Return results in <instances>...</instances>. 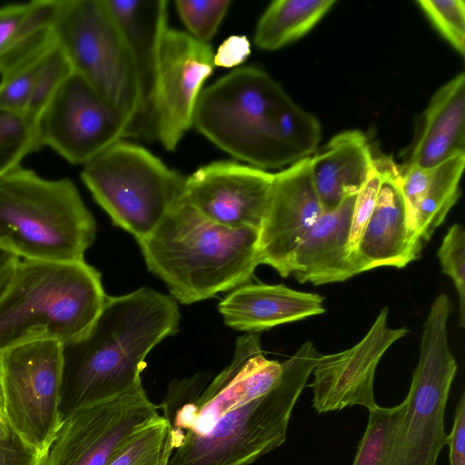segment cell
Instances as JSON below:
<instances>
[{
	"instance_id": "obj_6",
	"label": "cell",
	"mask_w": 465,
	"mask_h": 465,
	"mask_svg": "<svg viewBox=\"0 0 465 465\" xmlns=\"http://www.w3.org/2000/svg\"><path fill=\"white\" fill-rule=\"evenodd\" d=\"M95 233L70 179H45L21 165L0 176L1 249L24 260L79 262Z\"/></svg>"
},
{
	"instance_id": "obj_18",
	"label": "cell",
	"mask_w": 465,
	"mask_h": 465,
	"mask_svg": "<svg viewBox=\"0 0 465 465\" xmlns=\"http://www.w3.org/2000/svg\"><path fill=\"white\" fill-rule=\"evenodd\" d=\"M128 44L139 88V107L127 137L157 138L155 98L160 45L167 26V2L106 0Z\"/></svg>"
},
{
	"instance_id": "obj_19",
	"label": "cell",
	"mask_w": 465,
	"mask_h": 465,
	"mask_svg": "<svg viewBox=\"0 0 465 465\" xmlns=\"http://www.w3.org/2000/svg\"><path fill=\"white\" fill-rule=\"evenodd\" d=\"M356 195L345 198L335 209L323 212L295 250L292 274L299 282L321 285L359 274L349 246Z\"/></svg>"
},
{
	"instance_id": "obj_22",
	"label": "cell",
	"mask_w": 465,
	"mask_h": 465,
	"mask_svg": "<svg viewBox=\"0 0 465 465\" xmlns=\"http://www.w3.org/2000/svg\"><path fill=\"white\" fill-rule=\"evenodd\" d=\"M465 153V75L439 88L423 113L406 166L431 168Z\"/></svg>"
},
{
	"instance_id": "obj_20",
	"label": "cell",
	"mask_w": 465,
	"mask_h": 465,
	"mask_svg": "<svg viewBox=\"0 0 465 465\" xmlns=\"http://www.w3.org/2000/svg\"><path fill=\"white\" fill-rule=\"evenodd\" d=\"M324 298L283 284L245 283L218 305L224 323L238 331L260 332L325 312Z\"/></svg>"
},
{
	"instance_id": "obj_32",
	"label": "cell",
	"mask_w": 465,
	"mask_h": 465,
	"mask_svg": "<svg viewBox=\"0 0 465 465\" xmlns=\"http://www.w3.org/2000/svg\"><path fill=\"white\" fill-rule=\"evenodd\" d=\"M50 50L1 77V109L26 113L39 71Z\"/></svg>"
},
{
	"instance_id": "obj_2",
	"label": "cell",
	"mask_w": 465,
	"mask_h": 465,
	"mask_svg": "<svg viewBox=\"0 0 465 465\" xmlns=\"http://www.w3.org/2000/svg\"><path fill=\"white\" fill-rule=\"evenodd\" d=\"M180 318L174 299L147 287L107 296L91 327L62 345L61 420L142 384L146 356Z\"/></svg>"
},
{
	"instance_id": "obj_7",
	"label": "cell",
	"mask_w": 465,
	"mask_h": 465,
	"mask_svg": "<svg viewBox=\"0 0 465 465\" xmlns=\"http://www.w3.org/2000/svg\"><path fill=\"white\" fill-rule=\"evenodd\" d=\"M81 177L113 223L137 242L183 199L186 181L151 152L122 140L85 163Z\"/></svg>"
},
{
	"instance_id": "obj_27",
	"label": "cell",
	"mask_w": 465,
	"mask_h": 465,
	"mask_svg": "<svg viewBox=\"0 0 465 465\" xmlns=\"http://www.w3.org/2000/svg\"><path fill=\"white\" fill-rule=\"evenodd\" d=\"M38 121L27 113L0 108V176L20 165L29 153L42 148Z\"/></svg>"
},
{
	"instance_id": "obj_26",
	"label": "cell",
	"mask_w": 465,
	"mask_h": 465,
	"mask_svg": "<svg viewBox=\"0 0 465 465\" xmlns=\"http://www.w3.org/2000/svg\"><path fill=\"white\" fill-rule=\"evenodd\" d=\"M406 401L369 411V420L351 465H387Z\"/></svg>"
},
{
	"instance_id": "obj_9",
	"label": "cell",
	"mask_w": 465,
	"mask_h": 465,
	"mask_svg": "<svg viewBox=\"0 0 465 465\" xmlns=\"http://www.w3.org/2000/svg\"><path fill=\"white\" fill-rule=\"evenodd\" d=\"M54 29L74 72L132 122L139 107L137 76L124 35L106 0H59Z\"/></svg>"
},
{
	"instance_id": "obj_35",
	"label": "cell",
	"mask_w": 465,
	"mask_h": 465,
	"mask_svg": "<svg viewBox=\"0 0 465 465\" xmlns=\"http://www.w3.org/2000/svg\"><path fill=\"white\" fill-rule=\"evenodd\" d=\"M449 445L450 465H465V392L456 406L453 426L446 438Z\"/></svg>"
},
{
	"instance_id": "obj_12",
	"label": "cell",
	"mask_w": 465,
	"mask_h": 465,
	"mask_svg": "<svg viewBox=\"0 0 465 465\" xmlns=\"http://www.w3.org/2000/svg\"><path fill=\"white\" fill-rule=\"evenodd\" d=\"M143 384L65 418L44 465H105L137 430L160 416Z\"/></svg>"
},
{
	"instance_id": "obj_24",
	"label": "cell",
	"mask_w": 465,
	"mask_h": 465,
	"mask_svg": "<svg viewBox=\"0 0 465 465\" xmlns=\"http://www.w3.org/2000/svg\"><path fill=\"white\" fill-rule=\"evenodd\" d=\"M464 165L465 153H460L432 167L424 195L412 217L414 229L424 244L459 200Z\"/></svg>"
},
{
	"instance_id": "obj_8",
	"label": "cell",
	"mask_w": 465,
	"mask_h": 465,
	"mask_svg": "<svg viewBox=\"0 0 465 465\" xmlns=\"http://www.w3.org/2000/svg\"><path fill=\"white\" fill-rule=\"evenodd\" d=\"M452 304L446 293L432 302L422 326L420 357L406 409L387 465H436L446 445L445 409L457 372L447 322Z\"/></svg>"
},
{
	"instance_id": "obj_15",
	"label": "cell",
	"mask_w": 465,
	"mask_h": 465,
	"mask_svg": "<svg viewBox=\"0 0 465 465\" xmlns=\"http://www.w3.org/2000/svg\"><path fill=\"white\" fill-rule=\"evenodd\" d=\"M310 157L273 173L259 230V262L282 277L292 274L295 250L324 212L312 183Z\"/></svg>"
},
{
	"instance_id": "obj_36",
	"label": "cell",
	"mask_w": 465,
	"mask_h": 465,
	"mask_svg": "<svg viewBox=\"0 0 465 465\" xmlns=\"http://www.w3.org/2000/svg\"><path fill=\"white\" fill-rule=\"evenodd\" d=\"M251 53V45L244 35H232L218 47L214 54V66L233 67L242 64Z\"/></svg>"
},
{
	"instance_id": "obj_30",
	"label": "cell",
	"mask_w": 465,
	"mask_h": 465,
	"mask_svg": "<svg viewBox=\"0 0 465 465\" xmlns=\"http://www.w3.org/2000/svg\"><path fill=\"white\" fill-rule=\"evenodd\" d=\"M416 3L436 30L463 56L465 3L462 0H419Z\"/></svg>"
},
{
	"instance_id": "obj_14",
	"label": "cell",
	"mask_w": 465,
	"mask_h": 465,
	"mask_svg": "<svg viewBox=\"0 0 465 465\" xmlns=\"http://www.w3.org/2000/svg\"><path fill=\"white\" fill-rule=\"evenodd\" d=\"M389 309L382 308L363 338L342 351L321 355L312 372V407L319 413L378 405L373 381L378 364L387 350L404 337L406 327L388 324Z\"/></svg>"
},
{
	"instance_id": "obj_5",
	"label": "cell",
	"mask_w": 465,
	"mask_h": 465,
	"mask_svg": "<svg viewBox=\"0 0 465 465\" xmlns=\"http://www.w3.org/2000/svg\"><path fill=\"white\" fill-rule=\"evenodd\" d=\"M107 295L101 273L84 261L19 260L0 297V352L14 346L82 336Z\"/></svg>"
},
{
	"instance_id": "obj_16",
	"label": "cell",
	"mask_w": 465,
	"mask_h": 465,
	"mask_svg": "<svg viewBox=\"0 0 465 465\" xmlns=\"http://www.w3.org/2000/svg\"><path fill=\"white\" fill-rule=\"evenodd\" d=\"M273 173L233 162H214L186 177L183 201L209 220L260 230Z\"/></svg>"
},
{
	"instance_id": "obj_4",
	"label": "cell",
	"mask_w": 465,
	"mask_h": 465,
	"mask_svg": "<svg viewBox=\"0 0 465 465\" xmlns=\"http://www.w3.org/2000/svg\"><path fill=\"white\" fill-rule=\"evenodd\" d=\"M258 237L259 229L221 225L181 200L137 242L148 270L190 304L245 284L260 264Z\"/></svg>"
},
{
	"instance_id": "obj_29",
	"label": "cell",
	"mask_w": 465,
	"mask_h": 465,
	"mask_svg": "<svg viewBox=\"0 0 465 465\" xmlns=\"http://www.w3.org/2000/svg\"><path fill=\"white\" fill-rule=\"evenodd\" d=\"M231 1L228 0H179L175 2L176 10L190 35L199 42L208 44L213 38Z\"/></svg>"
},
{
	"instance_id": "obj_21",
	"label": "cell",
	"mask_w": 465,
	"mask_h": 465,
	"mask_svg": "<svg viewBox=\"0 0 465 465\" xmlns=\"http://www.w3.org/2000/svg\"><path fill=\"white\" fill-rule=\"evenodd\" d=\"M366 136L359 130L337 134L310 157L312 183L324 212L356 195L373 168Z\"/></svg>"
},
{
	"instance_id": "obj_34",
	"label": "cell",
	"mask_w": 465,
	"mask_h": 465,
	"mask_svg": "<svg viewBox=\"0 0 465 465\" xmlns=\"http://www.w3.org/2000/svg\"><path fill=\"white\" fill-rule=\"evenodd\" d=\"M46 453L26 443L6 420L0 422V465H42Z\"/></svg>"
},
{
	"instance_id": "obj_39",
	"label": "cell",
	"mask_w": 465,
	"mask_h": 465,
	"mask_svg": "<svg viewBox=\"0 0 465 465\" xmlns=\"http://www.w3.org/2000/svg\"><path fill=\"white\" fill-rule=\"evenodd\" d=\"M42 465H44V463Z\"/></svg>"
},
{
	"instance_id": "obj_37",
	"label": "cell",
	"mask_w": 465,
	"mask_h": 465,
	"mask_svg": "<svg viewBox=\"0 0 465 465\" xmlns=\"http://www.w3.org/2000/svg\"><path fill=\"white\" fill-rule=\"evenodd\" d=\"M19 260L15 254L0 248V297L5 291Z\"/></svg>"
},
{
	"instance_id": "obj_31",
	"label": "cell",
	"mask_w": 465,
	"mask_h": 465,
	"mask_svg": "<svg viewBox=\"0 0 465 465\" xmlns=\"http://www.w3.org/2000/svg\"><path fill=\"white\" fill-rule=\"evenodd\" d=\"M437 256L441 272L449 276L459 298L460 325L465 324V231L461 224L454 223L444 235Z\"/></svg>"
},
{
	"instance_id": "obj_3",
	"label": "cell",
	"mask_w": 465,
	"mask_h": 465,
	"mask_svg": "<svg viewBox=\"0 0 465 465\" xmlns=\"http://www.w3.org/2000/svg\"><path fill=\"white\" fill-rule=\"evenodd\" d=\"M193 125L251 166L281 168L312 156L322 129L264 71L239 67L201 92Z\"/></svg>"
},
{
	"instance_id": "obj_10",
	"label": "cell",
	"mask_w": 465,
	"mask_h": 465,
	"mask_svg": "<svg viewBox=\"0 0 465 465\" xmlns=\"http://www.w3.org/2000/svg\"><path fill=\"white\" fill-rule=\"evenodd\" d=\"M5 418L30 446L46 453L61 425L62 344L36 341L0 352Z\"/></svg>"
},
{
	"instance_id": "obj_11",
	"label": "cell",
	"mask_w": 465,
	"mask_h": 465,
	"mask_svg": "<svg viewBox=\"0 0 465 465\" xmlns=\"http://www.w3.org/2000/svg\"><path fill=\"white\" fill-rule=\"evenodd\" d=\"M131 117L73 72L38 118L41 146L84 165L126 137Z\"/></svg>"
},
{
	"instance_id": "obj_38",
	"label": "cell",
	"mask_w": 465,
	"mask_h": 465,
	"mask_svg": "<svg viewBox=\"0 0 465 465\" xmlns=\"http://www.w3.org/2000/svg\"><path fill=\"white\" fill-rule=\"evenodd\" d=\"M5 402H4V395L2 390V384L0 381V422L5 420Z\"/></svg>"
},
{
	"instance_id": "obj_13",
	"label": "cell",
	"mask_w": 465,
	"mask_h": 465,
	"mask_svg": "<svg viewBox=\"0 0 465 465\" xmlns=\"http://www.w3.org/2000/svg\"><path fill=\"white\" fill-rule=\"evenodd\" d=\"M212 47L189 34L167 27L163 35L155 98L157 138L173 150L193 125L204 81L214 63Z\"/></svg>"
},
{
	"instance_id": "obj_25",
	"label": "cell",
	"mask_w": 465,
	"mask_h": 465,
	"mask_svg": "<svg viewBox=\"0 0 465 465\" xmlns=\"http://www.w3.org/2000/svg\"><path fill=\"white\" fill-rule=\"evenodd\" d=\"M171 451L170 427L161 414L134 432L105 465H167Z\"/></svg>"
},
{
	"instance_id": "obj_33",
	"label": "cell",
	"mask_w": 465,
	"mask_h": 465,
	"mask_svg": "<svg viewBox=\"0 0 465 465\" xmlns=\"http://www.w3.org/2000/svg\"><path fill=\"white\" fill-rule=\"evenodd\" d=\"M381 182L382 173L374 159L373 168L354 201L349 238V246L353 257L360 238L373 212Z\"/></svg>"
},
{
	"instance_id": "obj_1",
	"label": "cell",
	"mask_w": 465,
	"mask_h": 465,
	"mask_svg": "<svg viewBox=\"0 0 465 465\" xmlns=\"http://www.w3.org/2000/svg\"><path fill=\"white\" fill-rule=\"evenodd\" d=\"M321 355L306 341L284 361L269 360L260 333L245 332L213 380L172 381L159 405L170 427L167 465H250L280 447Z\"/></svg>"
},
{
	"instance_id": "obj_17",
	"label": "cell",
	"mask_w": 465,
	"mask_h": 465,
	"mask_svg": "<svg viewBox=\"0 0 465 465\" xmlns=\"http://www.w3.org/2000/svg\"><path fill=\"white\" fill-rule=\"evenodd\" d=\"M382 182L371 218L354 252L359 273L379 267L403 268L417 260L424 243L411 223L401 190V172L389 158L375 159Z\"/></svg>"
},
{
	"instance_id": "obj_28",
	"label": "cell",
	"mask_w": 465,
	"mask_h": 465,
	"mask_svg": "<svg viewBox=\"0 0 465 465\" xmlns=\"http://www.w3.org/2000/svg\"><path fill=\"white\" fill-rule=\"evenodd\" d=\"M73 72L69 59L56 42L41 66L26 113L38 121L45 105Z\"/></svg>"
},
{
	"instance_id": "obj_23",
	"label": "cell",
	"mask_w": 465,
	"mask_h": 465,
	"mask_svg": "<svg viewBox=\"0 0 465 465\" xmlns=\"http://www.w3.org/2000/svg\"><path fill=\"white\" fill-rule=\"evenodd\" d=\"M336 4L333 0H278L258 21L255 45L267 51L280 49L309 33Z\"/></svg>"
}]
</instances>
